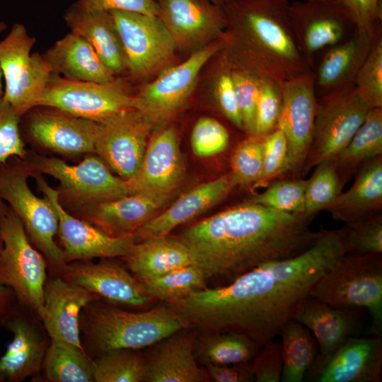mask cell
Here are the masks:
<instances>
[{
	"label": "cell",
	"mask_w": 382,
	"mask_h": 382,
	"mask_svg": "<svg viewBox=\"0 0 382 382\" xmlns=\"http://www.w3.org/2000/svg\"><path fill=\"white\" fill-rule=\"evenodd\" d=\"M301 253L264 263L231 282L168 304L190 328L235 332L260 348L280 335L313 286L347 254L343 227L321 228Z\"/></svg>",
	"instance_id": "1"
},
{
	"label": "cell",
	"mask_w": 382,
	"mask_h": 382,
	"mask_svg": "<svg viewBox=\"0 0 382 382\" xmlns=\"http://www.w3.org/2000/svg\"><path fill=\"white\" fill-rule=\"evenodd\" d=\"M315 216L249 201L207 217L175 238L206 279L220 277L230 283L264 263L295 256L310 247L320 232L311 229Z\"/></svg>",
	"instance_id": "2"
},
{
	"label": "cell",
	"mask_w": 382,
	"mask_h": 382,
	"mask_svg": "<svg viewBox=\"0 0 382 382\" xmlns=\"http://www.w3.org/2000/svg\"><path fill=\"white\" fill-rule=\"evenodd\" d=\"M288 0H231L225 56L231 66L279 84L310 68L297 45L287 14Z\"/></svg>",
	"instance_id": "3"
},
{
	"label": "cell",
	"mask_w": 382,
	"mask_h": 382,
	"mask_svg": "<svg viewBox=\"0 0 382 382\" xmlns=\"http://www.w3.org/2000/svg\"><path fill=\"white\" fill-rule=\"evenodd\" d=\"M96 300L83 310V332L99 355L118 349H139L154 345L186 328L168 305L142 312L127 311Z\"/></svg>",
	"instance_id": "4"
},
{
	"label": "cell",
	"mask_w": 382,
	"mask_h": 382,
	"mask_svg": "<svg viewBox=\"0 0 382 382\" xmlns=\"http://www.w3.org/2000/svg\"><path fill=\"white\" fill-rule=\"evenodd\" d=\"M308 296L345 309L366 308L369 333L382 332V255L345 254L318 279Z\"/></svg>",
	"instance_id": "5"
},
{
	"label": "cell",
	"mask_w": 382,
	"mask_h": 382,
	"mask_svg": "<svg viewBox=\"0 0 382 382\" xmlns=\"http://www.w3.org/2000/svg\"><path fill=\"white\" fill-rule=\"evenodd\" d=\"M32 174L26 162L19 157L0 163V197L19 217L33 245L60 274L66 264L54 241L58 217L48 199L37 197L30 189L28 178Z\"/></svg>",
	"instance_id": "6"
},
{
	"label": "cell",
	"mask_w": 382,
	"mask_h": 382,
	"mask_svg": "<svg viewBox=\"0 0 382 382\" xmlns=\"http://www.w3.org/2000/svg\"><path fill=\"white\" fill-rule=\"evenodd\" d=\"M3 248L0 251V284L10 288L18 303L41 320L47 262L30 241L23 224L9 207L0 216Z\"/></svg>",
	"instance_id": "7"
},
{
	"label": "cell",
	"mask_w": 382,
	"mask_h": 382,
	"mask_svg": "<svg viewBox=\"0 0 382 382\" xmlns=\"http://www.w3.org/2000/svg\"><path fill=\"white\" fill-rule=\"evenodd\" d=\"M93 154L69 165L61 158L27 150L24 161L33 173L48 175L59 183V200L71 210L129 195L126 180L112 174L105 161Z\"/></svg>",
	"instance_id": "8"
},
{
	"label": "cell",
	"mask_w": 382,
	"mask_h": 382,
	"mask_svg": "<svg viewBox=\"0 0 382 382\" xmlns=\"http://www.w3.org/2000/svg\"><path fill=\"white\" fill-rule=\"evenodd\" d=\"M35 42L21 23L13 24L0 41V68L5 82L2 96L21 118L38 106L52 74L42 54H31Z\"/></svg>",
	"instance_id": "9"
},
{
	"label": "cell",
	"mask_w": 382,
	"mask_h": 382,
	"mask_svg": "<svg viewBox=\"0 0 382 382\" xmlns=\"http://www.w3.org/2000/svg\"><path fill=\"white\" fill-rule=\"evenodd\" d=\"M369 109L354 86L320 96L302 177L321 162L333 159L346 147Z\"/></svg>",
	"instance_id": "10"
},
{
	"label": "cell",
	"mask_w": 382,
	"mask_h": 382,
	"mask_svg": "<svg viewBox=\"0 0 382 382\" xmlns=\"http://www.w3.org/2000/svg\"><path fill=\"white\" fill-rule=\"evenodd\" d=\"M56 108L71 115L100 122L136 108L134 95L120 78L107 83L75 81L52 74L38 106Z\"/></svg>",
	"instance_id": "11"
},
{
	"label": "cell",
	"mask_w": 382,
	"mask_h": 382,
	"mask_svg": "<svg viewBox=\"0 0 382 382\" xmlns=\"http://www.w3.org/2000/svg\"><path fill=\"white\" fill-rule=\"evenodd\" d=\"M226 44L225 34L197 50L182 63L165 70L134 95L136 108L150 120L155 128L163 125L185 105L202 69L224 49Z\"/></svg>",
	"instance_id": "12"
},
{
	"label": "cell",
	"mask_w": 382,
	"mask_h": 382,
	"mask_svg": "<svg viewBox=\"0 0 382 382\" xmlns=\"http://www.w3.org/2000/svg\"><path fill=\"white\" fill-rule=\"evenodd\" d=\"M282 105L277 128L287 142L285 173L302 178L312 142L317 108L314 70L309 69L281 84Z\"/></svg>",
	"instance_id": "13"
},
{
	"label": "cell",
	"mask_w": 382,
	"mask_h": 382,
	"mask_svg": "<svg viewBox=\"0 0 382 382\" xmlns=\"http://www.w3.org/2000/svg\"><path fill=\"white\" fill-rule=\"evenodd\" d=\"M32 177L57 215V234L66 264L96 257L124 258L129 255L136 243L134 233L111 236L93 224L76 217L62 205L57 190L49 185L42 174L33 173Z\"/></svg>",
	"instance_id": "14"
},
{
	"label": "cell",
	"mask_w": 382,
	"mask_h": 382,
	"mask_svg": "<svg viewBox=\"0 0 382 382\" xmlns=\"http://www.w3.org/2000/svg\"><path fill=\"white\" fill-rule=\"evenodd\" d=\"M126 60L134 79L147 76L166 65L176 46L158 16L112 11Z\"/></svg>",
	"instance_id": "15"
},
{
	"label": "cell",
	"mask_w": 382,
	"mask_h": 382,
	"mask_svg": "<svg viewBox=\"0 0 382 382\" xmlns=\"http://www.w3.org/2000/svg\"><path fill=\"white\" fill-rule=\"evenodd\" d=\"M96 154L125 180L137 171L155 127L139 110L132 108L97 122Z\"/></svg>",
	"instance_id": "16"
},
{
	"label": "cell",
	"mask_w": 382,
	"mask_h": 382,
	"mask_svg": "<svg viewBox=\"0 0 382 382\" xmlns=\"http://www.w3.org/2000/svg\"><path fill=\"white\" fill-rule=\"evenodd\" d=\"M287 14L297 45L308 67L313 70V57L337 45L355 30L351 16L340 0L295 1Z\"/></svg>",
	"instance_id": "17"
},
{
	"label": "cell",
	"mask_w": 382,
	"mask_h": 382,
	"mask_svg": "<svg viewBox=\"0 0 382 382\" xmlns=\"http://www.w3.org/2000/svg\"><path fill=\"white\" fill-rule=\"evenodd\" d=\"M156 1L158 16L177 48L198 50L226 34L222 7L210 0Z\"/></svg>",
	"instance_id": "18"
},
{
	"label": "cell",
	"mask_w": 382,
	"mask_h": 382,
	"mask_svg": "<svg viewBox=\"0 0 382 382\" xmlns=\"http://www.w3.org/2000/svg\"><path fill=\"white\" fill-rule=\"evenodd\" d=\"M25 115L27 135L42 147L64 156L96 154V122L49 107Z\"/></svg>",
	"instance_id": "19"
},
{
	"label": "cell",
	"mask_w": 382,
	"mask_h": 382,
	"mask_svg": "<svg viewBox=\"0 0 382 382\" xmlns=\"http://www.w3.org/2000/svg\"><path fill=\"white\" fill-rule=\"evenodd\" d=\"M306 375L316 382H381V335L349 337L328 357H316Z\"/></svg>",
	"instance_id": "20"
},
{
	"label": "cell",
	"mask_w": 382,
	"mask_h": 382,
	"mask_svg": "<svg viewBox=\"0 0 382 382\" xmlns=\"http://www.w3.org/2000/svg\"><path fill=\"white\" fill-rule=\"evenodd\" d=\"M60 275L111 303L143 307L151 299L142 283L113 261L71 262Z\"/></svg>",
	"instance_id": "21"
},
{
	"label": "cell",
	"mask_w": 382,
	"mask_h": 382,
	"mask_svg": "<svg viewBox=\"0 0 382 382\" xmlns=\"http://www.w3.org/2000/svg\"><path fill=\"white\" fill-rule=\"evenodd\" d=\"M184 172L175 130L173 127L163 129L149 141L137 171L126 180L129 195L173 194Z\"/></svg>",
	"instance_id": "22"
},
{
	"label": "cell",
	"mask_w": 382,
	"mask_h": 382,
	"mask_svg": "<svg viewBox=\"0 0 382 382\" xmlns=\"http://www.w3.org/2000/svg\"><path fill=\"white\" fill-rule=\"evenodd\" d=\"M173 194L135 193L72 211L111 236L134 233L156 215Z\"/></svg>",
	"instance_id": "23"
},
{
	"label": "cell",
	"mask_w": 382,
	"mask_h": 382,
	"mask_svg": "<svg viewBox=\"0 0 382 382\" xmlns=\"http://www.w3.org/2000/svg\"><path fill=\"white\" fill-rule=\"evenodd\" d=\"M100 299L61 275L47 280L41 321L50 338L83 348L80 338L81 313L89 303Z\"/></svg>",
	"instance_id": "24"
},
{
	"label": "cell",
	"mask_w": 382,
	"mask_h": 382,
	"mask_svg": "<svg viewBox=\"0 0 382 382\" xmlns=\"http://www.w3.org/2000/svg\"><path fill=\"white\" fill-rule=\"evenodd\" d=\"M234 187L231 173L195 186L139 228L134 233L136 242L168 236L178 226L218 204Z\"/></svg>",
	"instance_id": "25"
},
{
	"label": "cell",
	"mask_w": 382,
	"mask_h": 382,
	"mask_svg": "<svg viewBox=\"0 0 382 382\" xmlns=\"http://www.w3.org/2000/svg\"><path fill=\"white\" fill-rule=\"evenodd\" d=\"M182 329L155 344L146 358L145 382H207L194 354L195 330Z\"/></svg>",
	"instance_id": "26"
},
{
	"label": "cell",
	"mask_w": 382,
	"mask_h": 382,
	"mask_svg": "<svg viewBox=\"0 0 382 382\" xmlns=\"http://www.w3.org/2000/svg\"><path fill=\"white\" fill-rule=\"evenodd\" d=\"M18 308L6 322L13 335L0 358V382H21L41 371L49 343Z\"/></svg>",
	"instance_id": "27"
},
{
	"label": "cell",
	"mask_w": 382,
	"mask_h": 382,
	"mask_svg": "<svg viewBox=\"0 0 382 382\" xmlns=\"http://www.w3.org/2000/svg\"><path fill=\"white\" fill-rule=\"evenodd\" d=\"M351 187L323 210L345 224L369 219L382 210V155L364 163L354 174Z\"/></svg>",
	"instance_id": "28"
},
{
	"label": "cell",
	"mask_w": 382,
	"mask_h": 382,
	"mask_svg": "<svg viewBox=\"0 0 382 382\" xmlns=\"http://www.w3.org/2000/svg\"><path fill=\"white\" fill-rule=\"evenodd\" d=\"M64 18L71 32L85 39L115 76L127 69L123 49L109 11L88 9L74 2L66 10Z\"/></svg>",
	"instance_id": "29"
},
{
	"label": "cell",
	"mask_w": 382,
	"mask_h": 382,
	"mask_svg": "<svg viewBox=\"0 0 382 382\" xmlns=\"http://www.w3.org/2000/svg\"><path fill=\"white\" fill-rule=\"evenodd\" d=\"M376 38L354 30L349 37L328 47L314 71L316 91L320 96L354 86L357 73Z\"/></svg>",
	"instance_id": "30"
},
{
	"label": "cell",
	"mask_w": 382,
	"mask_h": 382,
	"mask_svg": "<svg viewBox=\"0 0 382 382\" xmlns=\"http://www.w3.org/2000/svg\"><path fill=\"white\" fill-rule=\"evenodd\" d=\"M42 57L52 74L69 79L107 83L116 77L93 47L71 32L48 48Z\"/></svg>",
	"instance_id": "31"
},
{
	"label": "cell",
	"mask_w": 382,
	"mask_h": 382,
	"mask_svg": "<svg viewBox=\"0 0 382 382\" xmlns=\"http://www.w3.org/2000/svg\"><path fill=\"white\" fill-rule=\"evenodd\" d=\"M306 327L319 346L317 357L324 358L335 351L357 328V310L328 306L310 296L297 308L294 318Z\"/></svg>",
	"instance_id": "32"
},
{
	"label": "cell",
	"mask_w": 382,
	"mask_h": 382,
	"mask_svg": "<svg viewBox=\"0 0 382 382\" xmlns=\"http://www.w3.org/2000/svg\"><path fill=\"white\" fill-rule=\"evenodd\" d=\"M129 270L140 282L152 279L173 270L194 265L188 250L168 236L136 242L124 257Z\"/></svg>",
	"instance_id": "33"
},
{
	"label": "cell",
	"mask_w": 382,
	"mask_h": 382,
	"mask_svg": "<svg viewBox=\"0 0 382 382\" xmlns=\"http://www.w3.org/2000/svg\"><path fill=\"white\" fill-rule=\"evenodd\" d=\"M381 155L382 108H370L349 144L333 158L342 185L364 163Z\"/></svg>",
	"instance_id": "34"
},
{
	"label": "cell",
	"mask_w": 382,
	"mask_h": 382,
	"mask_svg": "<svg viewBox=\"0 0 382 382\" xmlns=\"http://www.w3.org/2000/svg\"><path fill=\"white\" fill-rule=\"evenodd\" d=\"M261 348L245 335L235 332H201L194 354L201 364L228 365L251 361Z\"/></svg>",
	"instance_id": "35"
},
{
	"label": "cell",
	"mask_w": 382,
	"mask_h": 382,
	"mask_svg": "<svg viewBox=\"0 0 382 382\" xmlns=\"http://www.w3.org/2000/svg\"><path fill=\"white\" fill-rule=\"evenodd\" d=\"M279 335L283 361L280 381L301 382L318 355L316 340L294 319L284 325Z\"/></svg>",
	"instance_id": "36"
},
{
	"label": "cell",
	"mask_w": 382,
	"mask_h": 382,
	"mask_svg": "<svg viewBox=\"0 0 382 382\" xmlns=\"http://www.w3.org/2000/svg\"><path fill=\"white\" fill-rule=\"evenodd\" d=\"M42 368L51 382H92L93 360L84 348L50 339Z\"/></svg>",
	"instance_id": "37"
},
{
	"label": "cell",
	"mask_w": 382,
	"mask_h": 382,
	"mask_svg": "<svg viewBox=\"0 0 382 382\" xmlns=\"http://www.w3.org/2000/svg\"><path fill=\"white\" fill-rule=\"evenodd\" d=\"M135 349H118L103 353L93 360L94 382L144 381L146 358Z\"/></svg>",
	"instance_id": "38"
},
{
	"label": "cell",
	"mask_w": 382,
	"mask_h": 382,
	"mask_svg": "<svg viewBox=\"0 0 382 382\" xmlns=\"http://www.w3.org/2000/svg\"><path fill=\"white\" fill-rule=\"evenodd\" d=\"M206 279L199 268L188 265L141 282L151 298L171 303L206 289Z\"/></svg>",
	"instance_id": "39"
},
{
	"label": "cell",
	"mask_w": 382,
	"mask_h": 382,
	"mask_svg": "<svg viewBox=\"0 0 382 382\" xmlns=\"http://www.w3.org/2000/svg\"><path fill=\"white\" fill-rule=\"evenodd\" d=\"M342 187L333 159L318 164L311 176L306 180L303 212L316 216L337 197Z\"/></svg>",
	"instance_id": "40"
},
{
	"label": "cell",
	"mask_w": 382,
	"mask_h": 382,
	"mask_svg": "<svg viewBox=\"0 0 382 382\" xmlns=\"http://www.w3.org/2000/svg\"><path fill=\"white\" fill-rule=\"evenodd\" d=\"M306 180L283 179L272 183L265 191L253 196L250 202L286 213L303 212Z\"/></svg>",
	"instance_id": "41"
},
{
	"label": "cell",
	"mask_w": 382,
	"mask_h": 382,
	"mask_svg": "<svg viewBox=\"0 0 382 382\" xmlns=\"http://www.w3.org/2000/svg\"><path fill=\"white\" fill-rule=\"evenodd\" d=\"M354 86L370 108H382V34L375 39L357 73Z\"/></svg>",
	"instance_id": "42"
},
{
	"label": "cell",
	"mask_w": 382,
	"mask_h": 382,
	"mask_svg": "<svg viewBox=\"0 0 382 382\" xmlns=\"http://www.w3.org/2000/svg\"><path fill=\"white\" fill-rule=\"evenodd\" d=\"M262 162V138L248 136L237 146L231 156L230 173L236 186L246 187L257 183Z\"/></svg>",
	"instance_id": "43"
},
{
	"label": "cell",
	"mask_w": 382,
	"mask_h": 382,
	"mask_svg": "<svg viewBox=\"0 0 382 382\" xmlns=\"http://www.w3.org/2000/svg\"><path fill=\"white\" fill-rule=\"evenodd\" d=\"M343 228L347 254L382 253L381 213Z\"/></svg>",
	"instance_id": "44"
},
{
	"label": "cell",
	"mask_w": 382,
	"mask_h": 382,
	"mask_svg": "<svg viewBox=\"0 0 382 382\" xmlns=\"http://www.w3.org/2000/svg\"><path fill=\"white\" fill-rule=\"evenodd\" d=\"M281 105V84L268 78H260L254 136L263 137L277 128Z\"/></svg>",
	"instance_id": "45"
},
{
	"label": "cell",
	"mask_w": 382,
	"mask_h": 382,
	"mask_svg": "<svg viewBox=\"0 0 382 382\" xmlns=\"http://www.w3.org/2000/svg\"><path fill=\"white\" fill-rule=\"evenodd\" d=\"M231 66L243 132L248 136H254L255 110L260 78L245 69L231 65Z\"/></svg>",
	"instance_id": "46"
},
{
	"label": "cell",
	"mask_w": 382,
	"mask_h": 382,
	"mask_svg": "<svg viewBox=\"0 0 382 382\" xmlns=\"http://www.w3.org/2000/svg\"><path fill=\"white\" fill-rule=\"evenodd\" d=\"M191 147L199 158H207L224 151L229 143V134L226 128L212 117L199 119L192 131Z\"/></svg>",
	"instance_id": "47"
},
{
	"label": "cell",
	"mask_w": 382,
	"mask_h": 382,
	"mask_svg": "<svg viewBox=\"0 0 382 382\" xmlns=\"http://www.w3.org/2000/svg\"><path fill=\"white\" fill-rule=\"evenodd\" d=\"M2 95H0V163L13 156L24 159L27 150L21 132V117Z\"/></svg>",
	"instance_id": "48"
},
{
	"label": "cell",
	"mask_w": 382,
	"mask_h": 382,
	"mask_svg": "<svg viewBox=\"0 0 382 382\" xmlns=\"http://www.w3.org/2000/svg\"><path fill=\"white\" fill-rule=\"evenodd\" d=\"M262 138L263 162L257 183H266L285 173L287 158V142L284 133L278 128Z\"/></svg>",
	"instance_id": "49"
},
{
	"label": "cell",
	"mask_w": 382,
	"mask_h": 382,
	"mask_svg": "<svg viewBox=\"0 0 382 382\" xmlns=\"http://www.w3.org/2000/svg\"><path fill=\"white\" fill-rule=\"evenodd\" d=\"M214 94L223 115L236 127L243 131L242 120L236 96L231 66L226 56L214 83Z\"/></svg>",
	"instance_id": "50"
},
{
	"label": "cell",
	"mask_w": 382,
	"mask_h": 382,
	"mask_svg": "<svg viewBox=\"0 0 382 382\" xmlns=\"http://www.w3.org/2000/svg\"><path fill=\"white\" fill-rule=\"evenodd\" d=\"M348 10L355 30L376 38L381 33V0H341Z\"/></svg>",
	"instance_id": "51"
},
{
	"label": "cell",
	"mask_w": 382,
	"mask_h": 382,
	"mask_svg": "<svg viewBox=\"0 0 382 382\" xmlns=\"http://www.w3.org/2000/svg\"><path fill=\"white\" fill-rule=\"evenodd\" d=\"M251 364L255 381H280L283 368L281 344L274 340L267 342L254 357Z\"/></svg>",
	"instance_id": "52"
},
{
	"label": "cell",
	"mask_w": 382,
	"mask_h": 382,
	"mask_svg": "<svg viewBox=\"0 0 382 382\" xmlns=\"http://www.w3.org/2000/svg\"><path fill=\"white\" fill-rule=\"evenodd\" d=\"M79 5L88 8L106 11H125L158 16L159 11L156 0H76Z\"/></svg>",
	"instance_id": "53"
},
{
	"label": "cell",
	"mask_w": 382,
	"mask_h": 382,
	"mask_svg": "<svg viewBox=\"0 0 382 382\" xmlns=\"http://www.w3.org/2000/svg\"><path fill=\"white\" fill-rule=\"evenodd\" d=\"M205 370L210 381L214 382H252L255 381L251 361L219 365L205 364Z\"/></svg>",
	"instance_id": "54"
},
{
	"label": "cell",
	"mask_w": 382,
	"mask_h": 382,
	"mask_svg": "<svg viewBox=\"0 0 382 382\" xmlns=\"http://www.w3.org/2000/svg\"><path fill=\"white\" fill-rule=\"evenodd\" d=\"M18 303L13 291L0 284V326L6 322L18 308Z\"/></svg>",
	"instance_id": "55"
},
{
	"label": "cell",
	"mask_w": 382,
	"mask_h": 382,
	"mask_svg": "<svg viewBox=\"0 0 382 382\" xmlns=\"http://www.w3.org/2000/svg\"><path fill=\"white\" fill-rule=\"evenodd\" d=\"M9 206H8L0 197V216L5 214Z\"/></svg>",
	"instance_id": "56"
},
{
	"label": "cell",
	"mask_w": 382,
	"mask_h": 382,
	"mask_svg": "<svg viewBox=\"0 0 382 382\" xmlns=\"http://www.w3.org/2000/svg\"><path fill=\"white\" fill-rule=\"evenodd\" d=\"M210 1L217 6H223L224 5L226 4L231 0H210Z\"/></svg>",
	"instance_id": "57"
},
{
	"label": "cell",
	"mask_w": 382,
	"mask_h": 382,
	"mask_svg": "<svg viewBox=\"0 0 382 382\" xmlns=\"http://www.w3.org/2000/svg\"><path fill=\"white\" fill-rule=\"evenodd\" d=\"M7 28V25L4 22L0 21V34Z\"/></svg>",
	"instance_id": "58"
},
{
	"label": "cell",
	"mask_w": 382,
	"mask_h": 382,
	"mask_svg": "<svg viewBox=\"0 0 382 382\" xmlns=\"http://www.w3.org/2000/svg\"><path fill=\"white\" fill-rule=\"evenodd\" d=\"M2 78H3L2 72L0 68V95H2L4 92L2 90Z\"/></svg>",
	"instance_id": "59"
},
{
	"label": "cell",
	"mask_w": 382,
	"mask_h": 382,
	"mask_svg": "<svg viewBox=\"0 0 382 382\" xmlns=\"http://www.w3.org/2000/svg\"><path fill=\"white\" fill-rule=\"evenodd\" d=\"M2 248H3V241H2V238L0 233V251L1 250Z\"/></svg>",
	"instance_id": "60"
},
{
	"label": "cell",
	"mask_w": 382,
	"mask_h": 382,
	"mask_svg": "<svg viewBox=\"0 0 382 382\" xmlns=\"http://www.w3.org/2000/svg\"><path fill=\"white\" fill-rule=\"evenodd\" d=\"M308 1H325V0H308Z\"/></svg>",
	"instance_id": "61"
},
{
	"label": "cell",
	"mask_w": 382,
	"mask_h": 382,
	"mask_svg": "<svg viewBox=\"0 0 382 382\" xmlns=\"http://www.w3.org/2000/svg\"></svg>",
	"instance_id": "62"
}]
</instances>
